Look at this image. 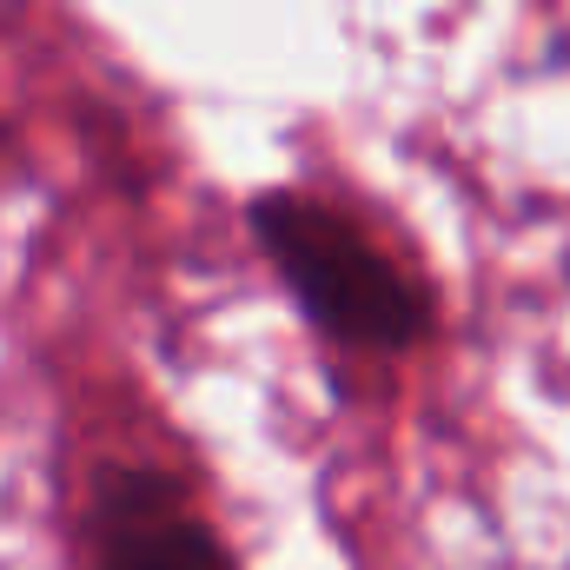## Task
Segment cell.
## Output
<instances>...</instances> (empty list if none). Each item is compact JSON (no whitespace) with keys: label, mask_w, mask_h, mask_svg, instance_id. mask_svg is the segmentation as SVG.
<instances>
[{"label":"cell","mask_w":570,"mask_h":570,"mask_svg":"<svg viewBox=\"0 0 570 570\" xmlns=\"http://www.w3.org/2000/svg\"><path fill=\"white\" fill-rule=\"evenodd\" d=\"M253 246L285 279L298 312L345 352H412L431 332V292L358 219L305 193H259L246 206Z\"/></svg>","instance_id":"cell-1"},{"label":"cell","mask_w":570,"mask_h":570,"mask_svg":"<svg viewBox=\"0 0 570 570\" xmlns=\"http://www.w3.org/2000/svg\"><path fill=\"white\" fill-rule=\"evenodd\" d=\"M87 570H239L166 464H100L80 504Z\"/></svg>","instance_id":"cell-2"},{"label":"cell","mask_w":570,"mask_h":570,"mask_svg":"<svg viewBox=\"0 0 570 570\" xmlns=\"http://www.w3.org/2000/svg\"><path fill=\"white\" fill-rule=\"evenodd\" d=\"M0 146H7V127H0Z\"/></svg>","instance_id":"cell-3"}]
</instances>
